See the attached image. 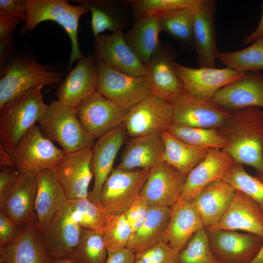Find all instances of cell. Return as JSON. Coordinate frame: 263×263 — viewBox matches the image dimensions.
<instances>
[{"mask_svg":"<svg viewBox=\"0 0 263 263\" xmlns=\"http://www.w3.org/2000/svg\"><path fill=\"white\" fill-rule=\"evenodd\" d=\"M169 102L173 110L171 123L184 126L217 129L230 112L185 91L173 97Z\"/></svg>","mask_w":263,"mask_h":263,"instance_id":"obj_11","label":"cell"},{"mask_svg":"<svg viewBox=\"0 0 263 263\" xmlns=\"http://www.w3.org/2000/svg\"><path fill=\"white\" fill-rule=\"evenodd\" d=\"M0 167H14L12 162L10 155L7 154L4 150L0 147Z\"/></svg>","mask_w":263,"mask_h":263,"instance_id":"obj_53","label":"cell"},{"mask_svg":"<svg viewBox=\"0 0 263 263\" xmlns=\"http://www.w3.org/2000/svg\"><path fill=\"white\" fill-rule=\"evenodd\" d=\"M209 101L228 111L263 108V74L245 73L238 80L218 90Z\"/></svg>","mask_w":263,"mask_h":263,"instance_id":"obj_18","label":"cell"},{"mask_svg":"<svg viewBox=\"0 0 263 263\" xmlns=\"http://www.w3.org/2000/svg\"><path fill=\"white\" fill-rule=\"evenodd\" d=\"M161 133L165 145L163 161L175 168L186 177L204 160L210 150L186 144L166 130Z\"/></svg>","mask_w":263,"mask_h":263,"instance_id":"obj_34","label":"cell"},{"mask_svg":"<svg viewBox=\"0 0 263 263\" xmlns=\"http://www.w3.org/2000/svg\"><path fill=\"white\" fill-rule=\"evenodd\" d=\"M43 135L58 143L66 153L93 148L95 139L83 128L74 107L53 100L38 123Z\"/></svg>","mask_w":263,"mask_h":263,"instance_id":"obj_4","label":"cell"},{"mask_svg":"<svg viewBox=\"0 0 263 263\" xmlns=\"http://www.w3.org/2000/svg\"><path fill=\"white\" fill-rule=\"evenodd\" d=\"M62 74L55 72L33 57L18 56L8 60L0 75V107L21 93L38 85L60 81Z\"/></svg>","mask_w":263,"mask_h":263,"instance_id":"obj_5","label":"cell"},{"mask_svg":"<svg viewBox=\"0 0 263 263\" xmlns=\"http://www.w3.org/2000/svg\"><path fill=\"white\" fill-rule=\"evenodd\" d=\"M216 11L215 0H202L195 14L193 47L197 56L199 67L215 68L220 52L217 46Z\"/></svg>","mask_w":263,"mask_h":263,"instance_id":"obj_22","label":"cell"},{"mask_svg":"<svg viewBox=\"0 0 263 263\" xmlns=\"http://www.w3.org/2000/svg\"><path fill=\"white\" fill-rule=\"evenodd\" d=\"M150 169L133 170L113 169L105 182L98 204L106 220L125 212L134 203Z\"/></svg>","mask_w":263,"mask_h":263,"instance_id":"obj_6","label":"cell"},{"mask_svg":"<svg viewBox=\"0 0 263 263\" xmlns=\"http://www.w3.org/2000/svg\"><path fill=\"white\" fill-rule=\"evenodd\" d=\"M201 2L197 6L180 9L159 18L161 32L169 35L183 46L193 47L195 14Z\"/></svg>","mask_w":263,"mask_h":263,"instance_id":"obj_35","label":"cell"},{"mask_svg":"<svg viewBox=\"0 0 263 263\" xmlns=\"http://www.w3.org/2000/svg\"><path fill=\"white\" fill-rule=\"evenodd\" d=\"M65 154L35 124L21 138L10 157L14 166L20 173H37L44 169H54Z\"/></svg>","mask_w":263,"mask_h":263,"instance_id":"obj_7","label":"cell"},{"mask_svg":"<svg viewBox=\"0 0 263 263\" xmlns=\"http://www.w3.org/2000/svg\"><path fill=\"white\" fill-rule=\"evenodd\" d=\"M28 17L20 34L30 33L40 23L51 20L59 24L71 42L72 51L68 69L75 60L83 57L78 41V26L80 17L89 13L84 5H73L65 0H26Z\"/></svg>","mask_w":263,"mask_h":263,"instance_id":"obj_3","label":"cell"},{"mask_svg":"<svg viewBox=\"0 0 263 263\" xmlns=\"http://www.w3.org/2000/svg\"><path fill=\"white\" fill-rule=\"evenodd\" d=\"M127 136L122 124L97 139L92 149L90 167L94 183L88 198L97 205L103 186L113 169L115 157Z\"/></svg>","mask_w":263,"mask_h":263,"instance_id":"obj_16","label":"cell"},{"mask_svg":"<svg viewBox=\"0 0 263 263\" xmlns=\"http://www.w3.org/2000/svg\"><path fill=\"white\" fill-rule=\"evenodd\" d=\"M103 238L108 251L127 247L132 234L125 212L113 215L106 221Z\"/></svg>","mask_w":263,"mask_h":263,"instance_id":"obj_43","label":"cell"},{"mask_svg":"<svg viewBox=\"0 0 263 263\" xmlns=\"http://www.w3.org/2000/svg\"><path fill=\"white\" fill-rule=\"evenodd\" d=\"M94 50L96 58L113 70L129 75L145 76V65L127 44L123 31L98 36L95 38Z\"/></svg>","mask_w":263,"mask_h":263,"instance_id":"obj_19","label":"cell"},{"mask_svg":"<svg viewBox=\"0 0 263 263\" xmlns=\"http://www.w3.org/2000/svg\"><path fill=\"white\" fill-rule=\"evenodd\" d=\"M20 172L15 167H0V210L14 188Z\"/></svg>","mask_w":263,"mask_h":263,"instance_id":"obj_45","label":"cell"},{"mask_svg":"<svg viewBox=\"0 0 263 263\" xmlns=\"http://www.w3.org/2000/svg\"><path fill=\"white\" fill-rule=\"evenodd\" d=\"M20 21L16 17L0 16V41L13 37L12 33Z\"/></svg>","mask_w":263,"mask_h":263,"instance_id":"obj_49","label":"cell"},{"mask_svg":"<svg viewBox=\"0 0 263 263\" xmlns=\"http://www.w3.org/2000/svg\"><path fill=\"white\" fill-rule=\"evenodd\" d=\"M164 150L161 132L131 138L116 168L125 170L150 169L163 162Z\"/></svg>","mask_w":263,"mask_h":263,"instance_id":"obj_30","label":"cell"},{"mask_svg":"<svg viewBox=\"0 0 263 263\" xmlns=\"http://www.w3.org/2000/svg\"><path fill=\"white\" fill-rule=\"evenodd\" d=\"M178 263H221L210 248L206 228L192 236L178 253Z\"/></svg>","mask_w":263,"mask_h":263,"instance_id":"obj_42","label":"cell"},{"mask_svg":"<svg viewBox=\"0 0 263 263\" xmlns=\"http://www.w3.org/2000/svg\"><path fill=\"white\" fill-rule=\"evenodd\" d=\"M262 7V13L261 19L255 30L244 39V42L245 44L254 42L257 40L263 38V3Z\"/></svg>","mask_w":263,"mask_h":263,"instance_id":"obj_52","label":"cell"},{"mask_svg":"<svg viewBox=\"0 0 263 263\" xmlns=\"http://www.w3.org/2000/svg\"><path fill=\"white\" fill-rule=\"evenodd\" d=\"M14 45L13 37L0 41V75L3 72Z\"/></svg>","mask_w":263,"mask_h":263,"instance_id":"obj_51","label":"cell"},{"mask_svg":"<svg viewBox=\"0 0 263 263\" xmlns=\"http://www.w3.org/2000/svg\"><path fill=\"white\" fill-rule=\"evenodd\" d=\"M52 262L53 263H74L66 257L54 259Z\"/></svg>","mask_w":263,"mask_h":263,"instance_id":"obj_55","label":"cell"},{"mask_svg":"<svg viewBox=\"0 0 263 263\" xmlns=\"http://www.w3.org/2000/svg\"><path fill=\"white\" fill-rule=\"evenodd\" d=\"M234 162L224 150L210 149L186 177L179 199L191 201L207 185L223 180Z\"/></svg>","mask_w":263,"mask_h":263,"instance_id":"obj_26","label":"cell"},{"mask_svg":"<svg viewBox=\"0 0 263 263\" xmlns=\"http://www.w3.org/2000/svg\"><path fill=\"white\" fill-rule=\"evenodd\" d=\"M207 231L210 248L221 263H249L257 256L263 244V238L250 233Z\"/></svg>","mask_w":263,"mask_h":263,"instance_id":"obj_14","label":"cell"},{"mask_svg":"<svg viewBox=\"0 0 263 263\" xmlns=\"http://www.w3.org/2000/svg\"><path fill=\"white\" fill-rule=\"evenodd\" d=\"M19 228L3 211H0V246L13 242L17 237Z\"/></svg>","mask_w":263,"mask_h":263,"instance_id":"obj_48","label":"cell"},{"mask_svg":"<svg viewBox=\"0 0 263 263\" xmlns=\"http://www.w3.org/2000/svg\"><path fill=\"white\" fill-rule=\"evenodd\" d=\"M0 263H53L36 223L20 228L13 242L0 246Z\"/></svg>","mask_w":263,"mask_h":263,"instance_id":"obj_25","label":"cell"},{"mask_svg":"<svg viewBox=\"0 0 263 263\" xmlns=\"http://www.w3.org/2000/svg\"><path fill=\"white\" fill-rule=\"evenodd\" d=\"M133 263H178V253L162 240L134 254Z\"/></svg>","mask_w":263,"mask_h":263,"instance_id":"obj_44","label":"cell"},{"mask_svg":"<svg viewBox=\"0 0 263 263\" xmlns=\"http://www.w3.org/2000/svg\"><path fill=\"white\" fill-rule=\"evenodd\" d=\"M38 85L25 91L0 107V147L11 155L18 143L44 115L48 105Z\"/></svg>","mask_w":263,"mask_h":263,"instance_id":"obj_2","label":"cell"},{"mask_svg":"<svg viewBox=\"0 0 263 263\" xmlns=\"http://www.w3.org/2000/svg\"><path fill=\"white\" fill-rule=\"evenodd\" d=\"M83 228L72 218L67 202L41 231L46 249L53 260L67 257L77 246Z\"/></svg>","mask_w":263,"mask_h":263,"instance_id":"obj_21","label":"cell"},{"mask_svg":"<svg viewBox=\"0 0 263 263\" xmlns=\"http://www.w3.org/2000/svg\"><path fill=\"white\" fill-rule=\"evenodd\" d=\"M207 229L243 230L263 238V210L252 199L236 190L225 214L215 225Z\"/></svg>","mask_w":263,"mask_h":263,"instance_id":"obj_23","label":"cell"},{"mask_svg":"<svg viewBox=\"0 0 263 263\" xmlns=\"http://www.w3.org/2000/svg\"><path fill=\"white\" fill-rule=\"evenodd\" d=\"M0 16L16 17L25 22L28 17L26 0H0Z\"/></svg>","mask_w":263,"mask_h":263,"instance_id":"obj_47","label":"cell"},{"mask_svg":"<svg viewBox=\"0 0 263 263\" xmlns=\"http://www.w3.org/2000/svg\"><path fill=\"white\" fill-rule=\"evenodd\" d=\"M134 254L127 247L113 251H108L105 263H133Z\"/></svg>","mask_w":263,"mask_h":263,"instance_id":"obj_50","label":"cell"},{"mask_svg":"<svg viewBox=\"0 0 263 263\" xmlns=\"http://www.w3.org/2000/svg\"><path fill=\"white\" fill-rule=\"evenodd\" d=\"M175 68L184 91L207 101L218 90L238 80L244 74L227 67L193 68L176 62Z\"/></svg>","mask_w":263,"mask_h":263,"instance_id":"obj_13","label":"cell"},{"mask_svg":"<svg viewBox=\"0 0 263 263\" xmlns=\"http://www.w3.org/2000/svg\"><path fill=\"white\" fill-rule=\"evenodd\" d=\"M107 255L103 233L83 228L79 243L66 257L74 263H105Z\"/></svg>","mask_w":263,"mask_h":263,"instance_id":"obj_37","label":"cell"},{"mask_svg":"<svg viewBox=\"0 0 263 263\" xmlns=\"http://www.w3.org/2000/svg\"><path fill=\"white\" fill-rule=\"evenodd\" d=\"M169 217V207H149L143 223L132 233L126 247L136 254L161 241Z\"/></svg>","mask_w":263,"mask_h":263,"instance_id":"obj_33","label":"cell"},{"mask_svg":"<svg viewBox=\"0 0 263 263\" xmlns=\"http://www.w3.org/2000/svg\"><path fill=\"white\" fill-rule=\"evenodd\" d=\"M186 177L165 162L150 168L139 196L150 207H170L180 198Z\"/></svg>","mask_w":263,"mask_h":263,"instance_id":"obj_15","label":"cell"},{"mask_svg":"<svg viewBox=\"0 0 263 263\" xmlns=\"http://www.w3.org/2000/svg\"><path fill=\"white\" fill-rule=\"evenodd\" d=\"M169 208V220L162 241L179 253L205 226L191 201L179 199Z\"/></svg>","mask_w":263,"mask_h":263,"instance_id":"obj_24","label":"cell"},{"mask_svg":"<svg viewBox=\"0 0 263 263\" xmlns=\"http://www.w3.org/2000/svg\"><path fill=\"white\" fill-rule=\"evenodd\" d=\"M85 6L91 15V29L96 38L106 30L123 32L132 15L128 0H75Z\"/></svg>","mask_w":263,"mask_h":263,"instance_id":"obj_28","label":"cell"},{"mask_svg":"<svg viewBox=\"0 0 263 263\" xmlns=\"http://www.w3.org/2000/svg\"><path fill=\"white\" fill-rule=\"evenodd\" d=\"M223 181L248 196L263 210V181L247 173L243 164L234 161Z\"/></svg>","mask_w":263,"mask_h":263,"instance_id":"obj_40","label":"cell"},{"mask_svg":"<svg viewBox=\"0 0 263 263\" xmlns=\"http://www.w3.org/2000/svg\"><path fill=\"white\" fill-rule=\"evenodd\" d=\"M217 130L226 143L223 150L235 162L263 173V109L250 107L230 111Z\"/></svg>","mask_w":263,"mask_h":263,"instance_id":"obj_1","label":"cell"},{"mask_svg":"<svg viewBox=\"0 0 263 263\" xmlns=\"http://www.w3.org/2000/svg\"><path fill=\"white\" fill-rule=\"evenodd\" d=\"M75 109L83 128L95 140L123 124L128 111L97 91Z\"/></svg>","mask_w":263,"mask_h":263,"instance_id":"obj_10","label":"cell"},{"mask_svg":"<svg viewBox=\"0 0 263 263\" xmlns=\"http://www.w3.org/2000/svg\"><path fill=\"white\" fill-rule=\"evenodd\" d=\"M176 53L168 43L161 41L145 67V75L151 93L169 102L184 91L176 72Z\"/></svg>","mask_w":263,"mask_h":263,"instance_id":"obj_12","label":"cell"},{"mask_svg":"<svg viewBox=\"0 0 263 263\" xmlns=\"http://www.w3.org/2000/svg\"><path fill=\"white\" fill-rule=\"evenodd\" d=\"M92 148L66 153L53 169L68 200L88 198L93 177L91 169Z\"/></svg>","mask_w":263,"mask_h":263,"instance_id":"obj_17","label":"cell"},{"mask_svg":"<svg viewBox=\"0 0 263 263\" xmlns=\"http://www.w3.org/2000/svg\"></svg>","mask_w":263,"mask_h":263,"instance_id":"obj_57","label":"cell"},{"mask_svg":"<svg viewBox=\"0 0 263 263\" xmlns=\"http://www.w3.org/2000/svg\"><path fill=\"white\" fill-rule=\"evenodd\" d=\"M236 190L223 180L210 183L191 200L206 229L215 225L225 214Z\"/></svg>","mask_w":263,"mask_h":263,"instance_id":"obj_31","label":"cell"},{"mask_svg":"<svg viewBox=\"0 0 263 263\" xmlns=\"http://www.w3.org/2000/svg\"><path fill=\"white\" fill-rule=\"evenodd\" d=\"M173 136L188 145L208 149L223 150L226 143L217 129L181 126L171 123L166 130Z\"/></svg>","mask_w":263,"mask_h":263,"instance_id":"obj_38","label":"cell"},{"mask_svg":"<svg viewBox=\"0 0 263 263\" xmlns=\"http://www.w3.org/2000/svg\"><path fill=\"white\" fill-rule=\"evenodd\" d=\"M73 220L83 228L103 233L106 220L98 206L88 198L68 200Z\"/></svg>","mask_w":263,"mask_h":263,"instance_id":"obj_41","label":"cell"},{"mask_svg":"<svg viewBox=\"0 0 263 263\" xmlns=\"http://www.w3.org/2000/svg\"><path fill=\"white\" fill-rule=\"evenodd\" d=\"M149 207L139 195L134 203L125 212L126 219L132 229V233L137 231L143 223Z\"/></svg>","mask_w":263,"mask_h":263,"instance_id":"obj_46","label":"cell"},{"mask_svg":"<svg viewBox=\"0 0 263 263\" xmlns=\"http://www.w3.org/2000/svg\"><path fill=\"white\" fill-rule=\"evenodd\" d=\"M171 104L152 94L128 110L123 123L131 138L161 132L172 123Z\"/></svg>","mask_w":263,"mask_h":263,"instance_id":"obj_9","label":"cell"},{"mask_svg":"<svg viewBox=\"0 0 263 263\" xmlns=\"http://www.w3.org/2000/svg\"><path fill=\"white\" fill-rule=\"evenodd\" d=\"M98 83L96 57L93 55L83 56L59 85L56 94L57 100L75 108L97 91Z\"/></svg>","mask_w":263,"mask_h":263,"instance_id":"obj_20","label":"cell"},{"mask_svg":"<svg viewBox=\"0 0 263 263\" xmlns=\"http://www.w3.org/2000/svg\"><path fill=\"white\" fill-rule=\"evenodd\" d=\"M261 181H263V173H258L257 177Z\"/></svg>","mask_w":263,"mask_h":263,"instance_id":"obj_56","label":"cell"},{"mask_svg":"<svg viewBox=\"0 0 263 263\" xmlns=\"http://www.w3.org/2000/svg\"><path fill=\"white\" fill-rule=\"evenodd\" d=\"M131 29L124 33L127 44L144 65L157 50L161 43L158 18L142 17L133 18Z\"/></svg>","mask_w":263,"mask_h":263,"instance_id":"obj_32","label":"cell"},{"mask_svg":"<svg viewBox=\"0 0 263 263\" xmlns=\"http://www.w3.org/2000/svg\"><path fill=\"white\" fill-rule=\"evenodd\" d=\"M96 59L97 91L120 107L128 110L151 94L145 76L120 73Z\"/></svg>","mask_w":263,"mask_h":263,"instance_id":"obj_8","label":"cell"},{"mask_svg":"<svg viewBox=\"0 0 263 263\" xmlns=\"http://www.w3.org/2000/svg\"><path fill=\"white\" fill-rule=\"evenodd\" d=\"M36 173H20L14 188L0 211L5 212L19 228L36 223Z\"/></svg>","mask_w":263,"mask_h":263,"instance_id":"obj_29","label":"cell"},{"mask_svg":"<svg viewBox=\"0 0 263 263\" xmlns=\"http://www.w3.org/2000/svg\"><path fill=\"white\" fill-rule=\"evenodd\" d=\"M36 174V224L41 232L46 228L56 213L68 200L53 169L41 170Z\"/></svg>","mask_w":263,"mask_h":263,"instance_id":"obj_27","label":"cell"},{"mask_svg":"<svg viewBox=\"0 0 263 263\" xmlns=\"http://www.w3.org/2000/svg\"><path fill=\"white\" fill-rule=\"evenodd\" d=\"M249 263H263V244L257 256Z\"/></svg>","mask_w":263,"mask_h":263,"instance_id":"obj_54","label":"cell"},{"mask_svg":"<svg viewBox=\"0 0 263 263\" xmlns=\"http://www.w3.org/2000/svg\"><path fill=\"white\" fill-rule=\"evenodd\" d=\"M202 0H128L133 18H159L172 12L198 5Z\"/></svg>","mask_w":263,"mask_h":263,"instance_id":"obj_39","label":"cell"},{"mask_svg":"<svg viewBox=\"0 0 263 263\" xmlns=\"http://www.w3.org/2000/svg\"><path fill=\"white\" fill-rule=\"evenodd\" d=\"M217 59L226 67L240 73L263 70V38L240 50L220 52Z\"/></svg>","mask_w":263,"mask_h":263,"instance_id":"obj_36","label":"cell"}]
</instances>
